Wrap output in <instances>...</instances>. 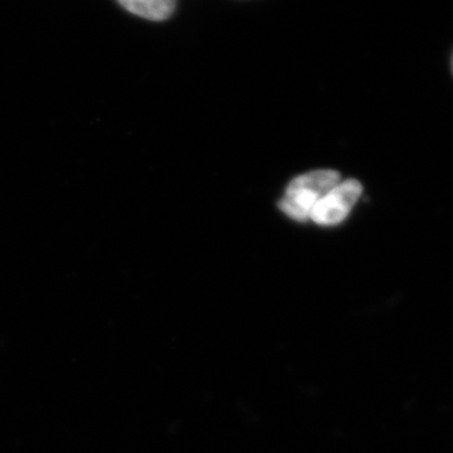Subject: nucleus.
<instances>
[{
	"mask_svg": "<svg viewBox=\"0 0 453 453\" xmlns=\"http://www.w3.org/2000/svg\"><path fill=\"white\" fill-rule=\"evenodd\" d=\"M339 181L340 175L335 170H315L299 175L288 184L280 208L292 219L308 220L318 202Z\"/></svg>",
	"mask_w": 453,
	"mask_h": 453,
	"instance_id": "nucleus-1",
	"label": "nucleus"
},
{
	"mask_svg": "<svg viewBox=\"0 0 453 453\" xmlns=\"http://www.w3.org/2000/svg\"><path fill=\"white\" fill-rule=\"evenodd\" d=\"M362 184L354 179L339 181L315 205L310 219L319 226H335L347 219L362 196Z\"/></svg>",
	"mask_w": 453,
	"mask_h": 453,
	"instance_id": "nucleus-2",
	"label": "nucleus"
},
{
	"mask_svg": "<svg viewBox=\"0 0 453 453\" xmlns=\"http://www.w3.org/2000/svg\"><path fill=\"white\" fill-rule=\"evenodd\" d=\"M121 7L149 20H165L175 9V0H118Z\"/></svg>",
	"mask_w": 453,
	"mask_h": 453,
	"instance_id": "nucleus-3",
	"label": "nucleus"
},
{
	"mask_svg": "<svg viewBox=\"0 0 453 453\" xmlns=\"http://www.w3.org/2000/svg\"><path fill=\"white\" fill-rule=\"evenodd\" d=\"M452 70H453V57H452Z\"/></svg>",
	"mask_w": 453,
	"mask_h": 453,
	"instance_id": "nucleus-4",
	"label": "nucleus"
}]
</instances>
